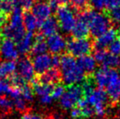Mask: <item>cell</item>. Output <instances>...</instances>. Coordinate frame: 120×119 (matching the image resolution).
Masks as SVG:
<instances>
[{"mask_svg": "<svg viewBox=\"0 0 120 119\" xmlns=\"http://www.w3.org/2000/svg\"><path fill=\"white\" fill-rule=\"evenodd\" d=\"M60 72L61 80L67 86L76 85L85 80V73L70 55H64L60 57Z\"/></svg>", "mask_w": 120, "mask_h": 119, "instance_id": "cell-1", "label": "cell"}, {"mask_svg": "<svg viewBox=\"0 0 120 119\" xmlns=\"http://www.w3.org/2000/svg\"><path fill=\"white\" fill-rule=\"evenodd\" d=\"M25 34V29L23 25L22 10L16 7L11 13L8 23L3 27V35L6 38L19 42Z\"/></svg>", "mask_w": 120, "mask_h": 119, "instance_id": "cell-2", "label": "cell"}, {"mask_svg": "<svg viewBox=\"0 0 120 119\" xmlns=\"http://www.w3.org/2000/svg\"><path fill=\"white\" fill-rule=\"evenodd\" d=\"M88 25L91 34L96 38L110 29L111 21L106 14L91 9L88 15Z\"/></svg>", "mask_w": 120, "mask_h": 119, "instance_id": "cell-3", "label": "cell"}, {"mask_svg": "<svg viewBox=\"0 0 120 119\" xmlns=\"http://www.w3.org/2000/svg\"><path fill=\"white\" fill-rule=\"evenodd\" d=\"M87 101L92 105L95 110V114L98 117L105 116L106 113V104L109 100L107 92L104 89L96 88L92 93L84 96Z\"/></svg>", "mask_w": 120, "mask_h": 119, "instance_id": "cell-4", "label": "cell"}, {"mask_svg": "<svg viewBox=\"0 0 120 119\" xmlns=\"http://www.w3.org/2000/svg\"><path fill=\"white\" fill-rule=\"evenodd\" d=\"M67 51L74 57L89 55L93 49V43L88 38H73L67 43Z\"/></svg>", "mask_w": 120, "mask_h": 119, "instance_id": "cell-5", "label": "cell"}, {"mask_svg": "<svg viewBox=\"0 0 120 119\" xmlns=\"http://www.w3.org/2000/svg\"><path fill=\"white\" fill-rule=\"evenodd\" d=\"M84 97L82 87L78 85L69 86L60 100V106L64 109H72L78 105L79 102Z\"/></svg>", "mask_w": 120, "mask_h": 119, "instance_id": "cell-6", "label": "cell"}, {"mask_svg": "<svg viewBox=\"0 0 120 119\" xmlns=\"http://www.w3.org/2000/svg\"><path fill=\"white\" fill-rule=\"evenodd\" d=\"M56 19L60 28L65 33L72 32L77 20L72 9L66 5L60 7L56 10Z\"/></svg>", "mask_w": 120, "mask_h": 119, "instance_id": "cell-7", "label": "cell"}, {"mask_svg": "<svg viewBox=\"0 0 120 119\" xmlns=\"http://www.w3.org/2000/svg\"><path fill=\"white\" fill-rule=\"evenodd\" d=\"M120 77L119 72L113 69L101 67L94 73L93 80L98 88H106L111 83L115 81Z\"/></svg>", "mask_w": 120, "mask_h": 119, "instance_id": "cell-8", "label": "cell"}, {"mask_svg": "<svg viewBox=\"0 0 120 119\" xmlns=\"http://www.w3.org/2000/svg\"><path fill=\"white\" fill-rule=\"evenodd\" d=\"M94 58L96 63L100 64L102 67L113 69L120 68V56L111 54L105 49L95 50Z\"/></svg>", "mask_w": 120, "mask_h": 119, "instance_id": "cell-9", "label": "cell"}, {"mask_svg": "<svg viewBox=\"0 0 120 119\" xmlns=\"http://www.w3.org/2000/svg\"><path fill=\"white\" fill-rule=\"evenodd\" d=\"M0 56L5 60H14L19 56V51L16 43L9 38H5L0 43Z\"/></svg>", "mask_w": 120, "mask_h": 119, "instance_id": "cell-10", "label": "cell"}, {"mask_svg": "<svg viewBox=\"0 0 120 119\" xmlns=\"http://www.w3.org/2000/svg\"><path fill=\"white\" fill-rule=\"evenodd\" d=\"M18 74L25 81L34 82L35 76V70L34 68L32 60L27 57H23L19 60L17 64Z\"/></svg>", "mask_w": 120, "mask_h": 119, "instance_id": "cell-11", "label": "cell"}, {"mask_svg": "<svg viewBox=\"0 0 120 119\" xmlns=\"http://www.w3.org/2000/svg\"><path fill=\"white\" fill-rule=\"evenodd\" d=\"M46 42L49 51L54 55H58L63 52L64 50L67 47L66 40L60 33H55L50 36Z\"/></svg>", "mask_w": 120, "mask_h": 119, "instance_id": "cell-12", "label": "cell"}, {"mask_svg": "<svg viewBox=\"0 0 120 119\" xmlns=\"http://www.w3.org/2000/svg\"><path fill=\"white\" fill-rule=\"evenodd\" d=\"M32 63L35 73L43 74L48 70L51 69V67L52 66V56H51L48 53L34 56Z\"/></svg>", "mask_w": 120, "mask_h": 119, "instance_id": "cell-13", "label": "cell"}, {"mask_svg": "<svg viewBox=\"0 0 120 119\" xmlns=\"http://www.w3.org/2000/svg\"><path fill=\"white\" fill-rule=\"evenodd\" d=\"M118 35V31L114 27H111L105 33L101 34L98 38H96V41L93 43V48L95 50L99 49H105L106 47H109V46L116 39V37Z\"/></svg>", "mask_w": 120, "mask_h": 119, "instance_id": "cell-14", "label": "cell"}, {"mask_svg": "<svg viewBox=\"0 0 120 119\" xmlns=\"http://www.w3.org/2000/svg\"><path fill=\"white\" fill-rule=\"evenodd\" d=\"M32 13L36 17L38 21L39 22L40 25L41 24L51 17L52 15V8L50 7L48 3L44 2H39V3L34 4V6L32 8Z\"/></svg>", "mask_w": 120, "mask_h": 119, "instance_id": "cell-15", "label": "cell"}, {"mask_svg": "<svg viewBox=\"0 0 120 119\" xmlns=\"http://www.w3.org/2000/svg\"><path fill=\"white\" fill-rule=\"evenodd\" d=\"M60 28L57 19L53 16H51L48 20L43 21L40 25L41 29V35L43 37L49 38L52 35L57 33V30Z\"/></svg>", "mask_w": 120, "mask_h": 119, "instance_id": "cell-16", "label": "cell"}, {"mask_svg": "<svg viewBox=\"0 0 120 119\" xmlns=\"http://www.w3.org/2000/svg\"><path fill=\"white\" fill-rule=\"evenodd\" d=\"M72 34L74 38H87L90 33V29L87 22L78 16L75 25L72 30Z\"/></svg>", "mask_w": 120, "mask_h": 119, "instance_id": "cell-17", "label": "cell"}, {"mask_svg": "<svg viewBox=\"0 0 120 119\" xmlns=\"http://www.w3.org/2000/svg\"><path fill=\"white\" fill-rule=\"evenodd\" d=\"M77 61L82 71L85 73V74L87 73L88 75H91L96 71L97 63H96L94 56H92L90 55H86V56L79 57Z\"/></svg>", "mask_w": 120, "mask_h": 119, "instance_id": "cell-18", "label": "cell"}, {"mask_svg": "<svg viewBox=\"0 0 120 119\" xmlns=\"http://www.w3.org/2000/svg\"><path fill=\"white\" fill-rule=\"evenodd\" d=\"M35 41V38L34 36L33 33H25L22 38L17 42V49L19 51V53L21 54H27L28 52L31 51L32 47H33L34 43Z\"/></svg>", "mask_w": 120, "mask_h": 119, "instance_id": "cell-19", "label": "cell"}, {"mask_svg": "<svg viewBox=\"0 0 120 119\" xmlns=\"http://www.w3.org/2000/svg\"><path fill=\"white\" fill-rule=\"evenodd\" d=\"M106 92L113 105L120 102V77L106 87Z\"/></svg>", "mask_w": 120, "mask_h": 119, "instance_id": "cell-20", "label": "cell"}, {"mask_svg": "<svg viewBox=\"0 0 120 119\" xmlns=\"http://www.w3.org/2000/svg\"><path fill=\"white\" fill-rule=\"evenodd\" d=\"M17 69V64L14 60H5L0 63V79L10 78Z\"/></svg>", "mask_w": 120, "mask_h": 119, "instance_id": "cell-21", "label": "cell"}, {"mask_svg": "<svg viewBox=\"0 0 120 119\" xmlns=\"http://www.w3.org/2000/svg\"><path fill=\"white\" fill-rule=\"evenodd\" d=\"M60 78H61L60 72L57 69L52 68L45 72L44 73L41 74L39 78V81L40 83H44V84L52 85L54 83H56Z\"/></svg>", "mask_w": 120, "mask_h": 119, "instance_id": "cell-22", "label": "cell"}, {"mask_svg": "<svg viewBox=\"0 0 120 119\" xmlns=\"http://www.w3.org/2000/svg\"><path fill=\"white\" fill-rule=\"evenodd\" d=\"M23 25L25 30L30 33L34 32L40 26L39 22L36 19V17L34 16L33 13L29 11H25L23 14Z\"/></svg>", "mask_w": 120, "mask_h": 119, "instance_id": "cell-23", "label": "cell"}, {"mask_svg": "<svg viewBox=\"0 0 120 119\" xmlns=\"http://www.w3.org/2000/svg\"><path fill=\"white\" fill-rule=\"evenodd\" d=\"M48 50L47 42L43 40V37L41 34L35 37V41L32 47L31 52L34 56H38L47 53V51Z\"/></svg>", "mask_w": 120, "mask_h": 119, "instance_id": "cell-24", "label": "cell"}, {"mask_svg": "<svg viewBox=\"0 0 120 119\" xmlns=\"http://www.w3.org/2000/svg\"><path fill=\"white\" fill-rule=\"evenodd\" d=\"M78 107L81 109L82 118H89L95 114L94 108L87 101V100L84 97L79 102Z\"/></svg>", "mask_w": 120, "mask_h": 119, "instance_id": "cell-25", "label": "cell"}, {"mask_svg": "<svg viewBox=\"0 0 120 119\" xmlns=\"http://www.w3.org/2000/svg\"><path fill=\"white\" fill-rule=\"evenodd\" d=\"M53 87L52 85L44 84L42 83H35L34 82V92L38 95L39 97L44 96V95H51Z\"/></svg>", "mask_w": 120, "mask_h": 119, "instance_id": "cell-26", "label": "cell"}, {"mask_svg": "<svg viewBox=\"0 0 120 119\" xmlns=\"http://www.w3.org/2000/svg\"><path fill=\"white\" fill-rule=\"evenodd\" d=\"M16 7V0H0V15L6 16Z\"/></svg>", "mask_w": 120, "mask_h": 119, "instance_id": "cell-27", "label": "cell"}, {"mask_svg": "<svg viewBox=\"0 0 120 119\" xmlns=\"http://www.w3.org/2000/svg\"><path fill=\"white\" fill-rule=\"evenodd\" d=\"M106 12H107V16H109L111 22L120 25V5L111 9L110 11H106Z\"/></svg>", "mask_w": 120, "mask_h": 119, "instance_id": "cell-28", "label": "cell"}, {"mask_svg": "<svg viewBox=\"0 0 120 119\" xmlns=\"http://www.w3.org/2000/svg\"><path fill=\"white\" fill-rule=\"evenodd\" d=\"M12 108V100H11L9 98L4 96V95H0V109L4 112H8Z\"/></svg>", "mask_w": 120, "mask_h": 119, "instance_id": "cell-29", "label": "cell"}, {"mask_svg": "<svg viewBox=\"0 0 120 119\" xmlns=\"http://www.w3.org/2000/svg\"><path fill=\"white\" fill-rule=\"evenodd\" d=\"M12 103L13 108H15L17 111L20 112L25 111L27 108V105H28V102L26 100H25L22 96H20L18 98L12 100Z\"/></svg>", "mask_w": 120, "mask_h": 119, "instance_id": "cell-30", "label": "cell"}, {"mask_svg": "<svg viewBox=\"0 0 120 119\" xmlns=\"http://www.w3.org/2000/svg\"><path fill=\"white\" fill-rule=\"evenodd\" d=\"M65 91V87L62 86V85L57 84V85H56L55 87H53L52 93H51V95H52L53 100H60V98H61L62 95H64Z\"/></svg>", "mask_w": 120, "mask_h": 119, "instance_id": "cell-31", "label": "cell"}, {"mask_svg": "<svg viewBox=\"0 0 120 119\" xmlns=\"http://www.w3.org/2000/svg\"><path fill=\"white\" fill-rule=\"evenodd\" d=\"M21 96L27 102H31L34 100V90L30 87L25 85L21 87Z\"/></svg>", "mask_w": 120, "mask_h": 119, "instance_id": "cell-32", "label": "cell"}, {"mask_svg": "<svg viewBox=\"0 0 120 119\" xmlns=\"http://www.w3.org/2000/svg\"><path fill=\"white\" fill-rule=\"evenodd\" d=\"M10 82L11 85L12 87H19L21 88L22 87L25 86V81L20 76L18 73H14L12 76L10 77Z\"/></svg>", "mask_w": 120, "mask_h": 119, "instance_id": "cell-33", "label": "cell"}, {"mask_svg": "<svg viewBox=\"0 0 120 119\" xmlns=\"http://www.w3.org/2000/svg\"><path fill=\"white\" fill-rule=\"evenodd\" d=\"M16 7H20L21 10H25L26 11L33 8V7L34 6V0H16Z\"/></svg>", "mask_w": 120, "mask_h": 119, "instance_id": "cell-34", "label": "cell"}, {"mask_svg": "<svg viewBox=\"0 0 120 119\" xmlns=\"http://www.w3.org/2000/svg\"><path fill=\"white\" fill-rule=\"evenodd\" d=\"M88 2L89 0H70V3H72L75 9L80 11V12L89 8Z\"/></svg>", "mask_w": 120, "mask_h": 119, "instance_id": "cell-35", "label": "cell"}, {"mask_svg": "<svg viewBox=\"0 0 120 119\" xmlns=\"http://www.w3.org/2000/svg\"><path fill=\"white\" fill-rule=\"evenodd\" d=\"M11 88H12V86L9 82L3 79H0V95H9Z\"/></svg>", "mask_w": 120, "mask_h": 119, "instance_id": "cell-36", "label": "cell"}, {"mask_svg": "<svg viewBox=\"0 0 120 119\" xmlns=\"http://www.w3.org/2000/svg\"><path fill=\"white\" fill-rule=\"evenodd\" d=\"M109 51L113 55L120 56V39H115L109 46Z\"/></svg>", "mask_w": 120, "mask_h": 119, "instance_id": "cell-37", "label": "cell"}, {"mask_svg": "<svg viewBox=\"0 0 120 119\" xmlns=\"http://www.w3.org/2000/svg\"><path fill=\"white\" fill-rule=\"evenodd\" d=\"M21 119H46L43 115L35 112H25L21 117Z\"/></svg>", "mask_w": 120, "mask_h": 119, "instance_id": "cell-38", "label": "cell"}, {"mask_svg": "<svg viewBox=\"0 0 120 119\" xmlns=\"http://www.w3.org/2000/svg\"><path fill=\"white\" fill-rule=\"evenodd\" d=\"M69 0H49V6L52 10H57L62 6H65Z\"/></svg>", "mask_w": 120, "mask_h": 119, "instance_id": "cell-39", "label": "cell"}, {"mask_svg": "<svg viewBox=\"0 0 120 119\" xmlns=\"http://www.w3.org/2000/svg\"><path fill=\"white\" fill-rule=\"evenodd\" d=\"M104 2L105 9L106 10V11H110L111 9L120 5V0H104Z\"/></svg>", "mask_w": 120, "mask_h": 119, "instance_id": "cell-40", "label": "cell"}, {"mask_svg": "<svg viewBox=\"0 0 120 119\" xmlns=\"http://www.w3.org/2000/svg\"><path fill=\"white\" fill-rule=\"evenodd\" d=\"M92 8L96 10H103L105 8L104 0H89Z\"/></svg>", "mask_w": 120, "mask_h": 119, "instance_id": "cell-41", "label": "cell"}, {"mask_svg": "<svg viewBox=\"0 0 120 119\" xmlns=\"http://www.w3.org/2000/svg\"><path fill=\"white\" fill-rule=\"evenodd\" d=\"M70 117L73 119H79L82 118V113H81V109L78 106L74 107L70 111Z\"/></svg>", "mask_w": 120, "mask_h": 119, "instance_id": "cell-42", "label": "cell"}, {"mask_svg": "<svg viewBox=\"0 0 120 119\" xmlns=\"http://www.w3.org/2000/svg\"><path fill=\"white\" fill-rule=\"evenodd\" d=\"M53 99H52V95H44V96H42L39 98V101L42 105H50L52 102Z\"/></svg>", "mask_w": 120, "mask_h": 119, "instance_id": "cell-43", "label": "cell"}, {"mask_svg": "<svg viewBox=\"0 0 120 119\" xmlns=\"http://www.w3.org/2000/svg\"><path fill=\"white\" fill-rule=\"evenodd\" d=\"M60 57L57 55H54L52 56V67L55 69L60 68Z\"/></svg>", "mask_w": 120, "mask_h": 119, "instance_id": "cell-44", "label": "cell"}, {"mask_svg": "<svg viewBox=\"0 0 120 119\" xmlns=\"http://www.w3.org/2000/svg\"><path fill=\"white\" fill-rule=\"evenodd\" d=\"M5 20H6L5 16H3V15H0V30L2 29V28H3V25H4Z\"/></svg>", "mask_w": 120, "mask_h": 119, "instance_id": "cell-45", "label": "cell"}, {"mask_svg": "<svg viewBox=\"0 0 120 119\" xmlns=\"http://www.w3.org/2000/svg\"><path fill=\"white\" fill-rule=\"evenodd\" d=\"M119 39H120V36H119Z\"/></svg>", "mask_w": 120, "mask_h": 119, "instance_id": "cell-46", "label": "cell"}, {"mask_svg": "<svg viewBox=\"0 0 120 119\" xmlns=\"http://www.w3.org/2000/svg\"><path fill=\"white\" fill-rule=\"evenodd\" d=\"M0 57H1V56H0Z\"/></svg>", "mask_w": 120, "mask_h": 119, "instance_id": "cell-47", "label": "cell"}]
</instances>
